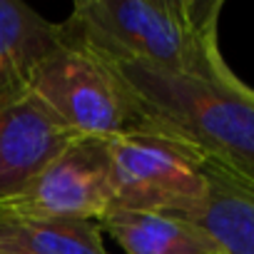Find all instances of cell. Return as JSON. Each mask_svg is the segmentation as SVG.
Returning a JSON list of instances; mask_svg holds the SVG:
<instances>
[{
  "label": "cell",
  "mask_w": 254,
  "mask_h": 254,
  "mask_svg": "<svg viewBox=\"0 0 254 254\" xmlns=\"http://www.w3.org/2000/svg\"><path fill=\"white\" fill-rule=\"evenodd\" d=\"M222 8V0H82L60 28L107 63L217 77L232 70L219 50Z\"/></svg>",
  "instance_id": "6da1fadb"
},
{
  "label": "cell",
  "mask_w": 254,
  "mask_h": 254,
  "mask_svg": "<svg viewBox=\"0 0 254 254\" xmlns=\"http://www.w3.org/2000/svg\"><path fill=\"white\" fill-rule=\"evenodd\" d=\"M132 90L152 130L190 142L207 160L254 182V90L232 70L180 77L110 63Z\"/></svg>",
  "instance_id": "7a4b0ae2"
},
{
  "label": "cell",
  "mask_w": 254,
  "mask_h": 254,
  "mask_svg": "<svg viewBox=\"0 0 254 254\" xmlns=\"http://www.w3.org/2000/svg\"><path fill=\"white\" fill-rule=\"evenodd\" d=\"M33 95L82 137L115 140L152 130L117 70L65 38V33L60 45L43 60L33 80Z\"/></svg>",
  "instance_id": "3957f363"
},
{
  "label": "cell",
  "mask_w": 254,
  "mask_h": 254,
  "mask_svg": "<svg viewBox=\"0 0 254 254\" xmlns=\"http://www.w3.org/2000/svg\"><path fill=\"white\" fill-rule=\"evenodd\" d=\"M112 207L192 217L207 197V157L167 132L107 140Z\"/></svg>",
  "instance_id": "277c9868"
},
{
  "label": "cell",
  "mask_w": 254,
  "mask_h": 254,
  "mask_svg": "<svg viewBox=\"0 0 254 254\" xmlns=\"http://www.w3.org/2000/svg\"><path fill=\"white\" fill-rule=\"evenodd\" d=\"M112 209L110 147L100 137H77L40 177L0 212L33 219H87L100 222Z\"/></svg>",
  "instance_id": "5b68a950"
},
{
  "label": "cell",
  "mask_w": 254,
  "mask_h": 254,
  "mask_svg": "<svg viewBox=\"0 0 254 254\" xmlns=\"http://www.w3.org/2000/svg\"><path fill=\"white\" fill-rule=\"evenodd\" d=\"M77 137L35 95L0 112V204L25 192Z\"/></svg>",
  "instance_id": "8992f818"
},
{
  "label": "cell",
  "mask_w": 254,
  "mask_h": 254,
  "mask_svg": "<svg viewBox=\"0 0 254 254\" xmlns=\"http://www.w3.org/2000/svg\"><path fill=\"white\" fill-rule=\"evenodd\" d=\"M60 40L58 23L20 0H0V112L33 95V80Z\"/></svg>",
  "instance_id": "52a82bcc"
},
{
  "label": "cell",
  "mask_w": 254,
  "mask_h": 254,
  "mask_svg": "<svg viewBox=\"0 0 254 254\" xmlns=\"http://www.w3.org/2000/svg\"><path fill=\"white\" fill-rule=\"evenodd\" d=\"M97 227L127 254H222L217 242L185 214L112 207Z\"/></svg>",
  "instance_id": "ba28073f"
},
{
  "label": "cell",
  "mask_w": 254,
  "mask_h": 254,
  "mask_svg": "<svg viewBox=\"0 0 254 254\" xmlns=\"http://www.w3.org/2000/svg\"><path fill=\"white\" fill-rule=\"evenodd\" d=\"M207 197L190 217L222 254H254V182L207 160Z\"/></svg>",
  "instance_id": "9c48e42d"
},
{
  "label": "cell",
  "mask_w": 254,
  "mask_h": 254,
  "mask_svg": "<svg viewBox=\"0 0 254 254\" xmlns=\"http://www.w3.org/2000/svg\"><path fill=\"white\" fill-rule=\"evenodd\" d=\"M0 244L28 254H110L97 222L33 219L0 212Z\"/></svg>",
  "instance_id": "30bf717a"
},
{
  "label": "cell",
  "mask_w": 254,
  "mask_h": 254,
  "mask_svg": "<svg viewBox=\"0 0 254 254\" xmlns=\"http://www.w3.org/2000/svg\"><path fill=\"white\" fill-rule=\"evenodd\" d=\"M0 254H28V252H23V249H13V247L0 244Z\"/></svg>",
  "instance_id": "8fae6325"
}]
</instances>
